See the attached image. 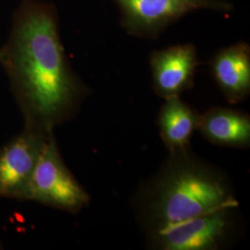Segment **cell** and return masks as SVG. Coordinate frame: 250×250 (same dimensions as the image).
I'll use <instances>...</instances> for the list:
<instances>
[{
	"label": "cell",
	"mask_w": 250,
	"mask_h": 250,
	"mask_svg": "<svg viewBox=\"0 0 250 250\" xmlns=\"http://www.w3.org/2000/svg\"><path fill=\"white\" fill-rule=\"evenodd\" d=\"M153 86L157 95L167 99L179 97L194 85L199 64L196 46L184 44L150 54Z\"/></svg>",
	"instance_id": "obj_7"
},
{
	"label": "cell",
	"mask_w": 250,
	"mask_h": 250,
	"mask_svg": "<svg viewBox=\"0 0 250 250\" xmlns=\"http://www.w3.org/2000/svg\"><path fill=\"white\" fill-rule=\"evenodd\" d=\"M178 161L170 164L157 185L150 206L156 231L221 208H232V197L223 178L202 164L174 154Z\"/></svg>",
	"instance_id": "obj_2"
},
{
	"label": "cell",
	"mask_w": 250,
	"mask_h": 250,
	"mask_svg": "<svg viewBox=\"0 0 250 250\" xmlns=\"http://www.w3.org/2000/svg\"><path fill=\"white\" fill-rule=\"evenodd\" d=\"M24 125L49 134L71 119L87 92L72 71L52 4L23 0L13 16L9 39L0 48Z\"/></svg>",
	"instance_id": "obj_1"
},
{
	"label": "cell",
	"mask_w": 250,
	"mask_h": 250,
	"mask_svg": "<svg viewBox=\"0 0 250 250\" xmlns=\"http://www.w3.org/2000/svg\"><path fill=\"white\" fill-rule=\"evenodd\" d=\"M22 200L77 213L89 203L88 193L64 163L54 134L46 138Z\"/></svg>",
	"instance_id": "obj_3"
},
{
	"label": "cell",
	"mask_w": 250,
	"mask_h": 250,
	"mask_svg": "<svg viewBox=\"0 0 250 250\" xmlns=\"http://www.w3.org/2000/svg\"><path fill=\"white\" fill-rule=\"evenodd\" d=\"M198 129L209 142L247 147L250 144V116L239 110L214 107L201 115Z\"/></svg>",
	"instance_id": "obj_9"
},
{
	"label": "cell",
	"mask_w": 250,
	"mask_h": 250,
	"mask_svg": "<svg viewBox=\"0 0 250 250\" xmlns=\"http://www.w3.org/2000/svg\"><path fill=\"white\" fill-rule=\"evenodd\" d=\"M210 69L221 91L230 103H238L250 92V47L237 43L219 50Z\"/></svg>",
	"instance_id": "obj_8"
},
{
	"label": "cell",
	"mask_w": 250,
	"mask_h": 250,
	"mask_svg": "<svg viewBox=\"0 0 250 250\" xmlns=\"http://www.w3.org/2000/svg\"><path fill=\"white\" fill-rule=\"evenodd\" d=\"M3 248H2V244H1V242H0V250H2Z\"/></svg>",
	"instance_id": "obj_11"
},
{
	"label": "cell",
	"mask_w": 250,
	"mask_h": 250,
	"mask_svg": "<svg viewBox=\"0 0 250 250\" xmlns=\"http://www.w3.org/2000/svg\"><path fill=\"white\" fill-rule=\"evenodd\" d=\"M221 208L155 231L157 246L166 250H216L229 232V212Z\"/></svg>",
	"instance_id": "obj_6"
},
{
	"label": "cell",
	"mask_w": 250,
	"mask_h": 250,
	"mask_svg": "<svg viewBox=\"0 0 250 250\" xmlns=\"http://www.w3.org/2000/svg\"><path fill=\"white\" fill-rule=\"evenodd\" d=\"M200 120L201 115L179 97L166 99L159 116V126L161 138L172 154L186 152Z\"/></svg>",
	"instance_id": "obj_10"
},
{
	"label": "cell",
	"mask_w": 250,
	"mask_h": 250,
	"mask_svg": "<svg viewBox=\"0 0 250 250\" xmlns=\"http://www.w3.org/2000/svg\"><path fill=\"white\" fill-rule=\"evenodd\" d=\"M121 12V24L130 35L156 37L165 28L198 9L231 11L224 0H113Z\"/></svg>",
	"instance_id": "obj_4"
},
{
	"label": "cell",
	"mask_w": 250,
	"mask_h": 250,
	"mask_svg": "<svg viewBox=\"0 0 250 250\" xmlns=\"http://www.w3.org/2000/svg\"><path fill=\"white\" fill-rule=\"evenodd\" d=\"M52 133L23 125L18 134L0 147V198L22 200L46 138Z\"/></svg>",
	"instance_id": "obj_5"
}]
</instances>
